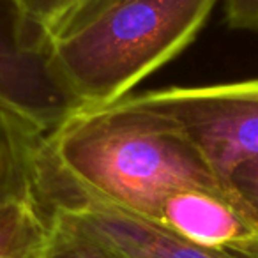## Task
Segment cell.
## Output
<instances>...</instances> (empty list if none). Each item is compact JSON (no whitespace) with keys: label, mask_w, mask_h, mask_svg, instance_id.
<instances>
[{"label":"cell","mask_w":258,"mask_h":258,"mask_svg":"<svg viewBox=\"0 0 258 258\" xmlns=\"http://www.w3.org/2000/svg\"><path fill=\"white\" fill-rule=\"evenodd\" d=\"M41 151L87 197L149 221L173 191L225 182L172 120L122 101L76 110Z\"/></svg>","instance_id":"obj_1"},{"label":"cell","mask_w":258,"mask_h":258,"mask_svg":"<svg viewBox=\"0 0 258 258\" xmlns=\"http://www.w3.org/2000/svg\"><path fill=\"white\" fill-rule=\"evenodd\" d=\"M216 0H118L50 37L60 78L83 108L124 99L195 39Z\"/></svg>","instance_id":"obj_2"},{"label":"cell","mask_w":258,"mask_h":258,"mask_svg":"<svg viewBox=\"0 0 258 258\" xmlns=\"http://www.w3.org/2000/svg\"><path fill=\"white\" fill-rule=\"evenodd\" d=\"M172 120L219 177L258 156V80L172 87L120 99Z\"/></svg>","instance_id":"obj_3"},{"label":"cell","mask_w":258,"mask_h":258,"mask_svg":"<svg viewBox=\"0 0 258 258\" xmlns=\"http://www.w3.org/2000/svg\"><path fill=\"white\" fill-rule=\"evenodd\" d=\"M0 106L43 133L80 110L53 64L50 36L20 0H0Z\"/></svg>","instance_id":"obj_4"},{"label":"cell","mask_w":258,"mask_h":258,"mask_svg":"<svg viewBox=\"0 0 258 258\" xmlns=\"http://www.w3.org/2000/svg\"><path fill=\"white\" fill-rule=\"evenodd\" d=\"M36 193L43 207L66 212L127 258H246L189 242L149 219L125 214L87 197L48 163L41 149L36 159Z\"/></svg>","instance_id":"obj_5"},{"label":"cell","mask_w":258,"mask_h":258,"mask_svg":"<svg viewBox=\"0 0 258 258\" xmlns=\"http://www.w3.org/2000/svg\"><path fill=\"white\" fill-rule=\"evenodd\" d=\"M152 223L204 247L258 258V226L226 182L173 191Z\"/></svg>","instance_id":"obj_6"},{"label":"cell","mask_w":258,"mask_h":258,"mask_svg":"<svg viewBox=\"0 0 258 258\" xmlns=\"http://www.w3.org/2000/svg\"><path fill=\"white\" fill-rule=\"evenodd\" d=\"M44 135L0 106V205L36 197V158Z\"/></svg>","instance_id":"obj_7"},{"label":"cell","mask_w":258,"mask_h":258,"mask_svg":"<svg viewBox=\"0 0 258 258\" xmlns=\"http://www.w3.org/2000/svg\"><path fill=\"white\" fill-rule=\"evenodd\" d=\"M48 214L39 198L0 205V258H39L48 237Z\"/></svg>","instance_id":"obj_8"},{"label":"cell","mask_w":258,"mask_h":258,"mask_svg":"<svg viewBox=\"0 0 258 258\" xmlns=\"http://www.w3.org/2000/svg\"><path fill=\"white\" fill-rule=\"evenodd\" d=\"M48 237L39 258H127L80 226L75 219L58 209H46Z\"/></svg>","instance_id":"obj_9"},{"label":"cell","mask_w":258,"mask_h":258,"mask_svg":"<svg viewBox=\"0 0 258 258\" xmlns=\"http://www.w3.org/2000/svg\"><path fill=\"white\" fill-rule=\"evenodd\" d=\"M225 182L258 226V156L233 166L225 175Z\"/></svg>","instance_id":"obj_10"},{"label":"cell","mask_w":258,"mask_h":258,"mask_svg":"<svg viewBox=\"0 0 258 258\" xmlns=\"http://www.w3.org/2000/svg\"><path fill=\"white\" fill-rule=\"evenodd\" d=\"M83 0H22L23 9L34 23L50 36Z\"/></svg>","instance_id":"obj_11"},{"label":"cell","mask_w":258,"mask_h":258,"mask_svg":"<svg viewBox=\"0 0 258 258\" xmlns=\"http://www.w3.org/2000/svg\"><path fill=\"white\" fill-rule=\"evenodd\" d=\"M226 23L237 30H258V0H225Z\"/></svg>","instance_id":"obj_12"},{"label":"cell","mask_w":258,"mask_h":258,"mask_svg":"<svg viewBox=\"0 0 258 258\" xmlns=\"http://www.w3.org/2000/svg\"><path fill=\"white\" fill-rule=\"evenodd\" d=\"M115 2H118V0H83L82 4H80L78 8H76L75 11H73L71 15H69L68 18H66L64 22L50 34V37L58 32H62V30L73 29V27H76V25H80V23L87 22V20L94 18V16L99 15L104 8L115 4Z\"/></svg>","instance_id":"obj_13"},{"label":"cell","mask_w":258,"mask_h":258,"mask_svg":"<svg viewBox=\"0 0 258 258\" xmlns=\"http://www.w3.org/2000/svg\"><path fill=\"white\" fill-rule=\"evenodd\" d=\"M20 2H22V0H20Z\"/></svg>","instance_id":"obj_14"}]
</instances>
